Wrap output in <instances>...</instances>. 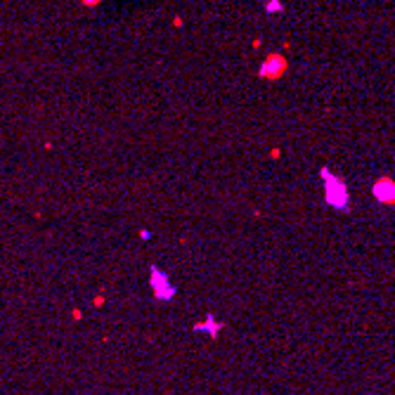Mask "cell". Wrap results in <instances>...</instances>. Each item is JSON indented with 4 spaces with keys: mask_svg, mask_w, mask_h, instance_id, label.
Segmentation results:
<instances>
[{
    "mask_svg": "<svg viewBox=\"0 0 395 395\" xmlns=\"http://www.w3.org/2000/svg\"><path fill=\"white\" fill-rule=\"evenodd\" d=\"M149 287H151V296L156 300H173L175 294H178V289L171 282V277L156 265L149 267Z\"/></svg>",
    "mask_w": 395,
    "mask_h": 395,
    "instance_id": "7a4b0ae2",
    "label": "cell"
},
{
    "mask_svg": "<svg viewBox=\"0 0 395 395\" xmlns=\"http://www.w3.org/2000/svg\"><path fill=\"white\" fill-rule=\"evenodd\" d=\"M287 71H289L287 57L279 54V52H272L263 59V64H260V69H258V76L265 78V81H279Z\"/></svg>",
    "mask_w": 395,
    "mask_h": 395,
    "instance_id": "3957f363",
    "label": "cell"
},
{
    "mask_svg": "<svg viewBox=\"0 0 395 395\" xmlns=\"http://www.w3.org/2000/svg\"><path fill=\"white\" fill-rule=\"evenodd\" d=\"M81 2H83V5H88V7H95V5H99L102 0H81Z\"/></svg>",
    "mask_w": 395,
    "mask_h": 395,
    "instance_id": "52a82bcc",
    "label": "cell"
},
{
    "mask_svg": "<svg viewBox=\"0 0 395 395\" xmlns=\"http://www.w3.org/2000/svg\"><path fill=\"white\" fill-rule=\"evenodd\" d=\"M223 329H225V324H223V322L215 320L213 312H208L203 322H197V324H192V331H199V334H208L211 339H218V334H220Z\"/></svg>",
    "mask_w": 395,
    "mask_h": 395,
    "instance_id": "5b68a950",
    "label": "cell"
},
{
    "mask_svg": "<svg viewBox=\"0 0 395 395\" xmlns=\"http://www.w3.org/2000/svg\"><path fill=\"white\" fill-rule=\"evenodd\" d=\"M140 237H142V239H151V232L149 230H140Z\"/></svg>",
    "mask_w": 395,
    "mask_h": 395,
    "instance_id": "ba28073f",
    "label": "cell"
},
{
    "mask_svg": "<svg viewBox=\"0 0 395 395\" xmlns=\"http://www.w3.org/2000/svg\"><path fill=\"white\" fill-rule=\"evenodd\" d=\"M265 12H267V14H279V12H284L282 0H267V2H265Z\"/></svg>",
    "mask_w": 395,
    "mask_h": 395,
    "instance_id": "8992f818",
    "label": "cell"
},
{
    "mask_svg": "<svg viewBox=\"0 0 395 395\" xmlns=\"http://www.w3.org/2000/svg\"><path fill=\"white\" fill-rule=\"evenodd\" d=\"M320 178H322V192H324V203L334 208V211H348L350 208V192H348V185L341 175L331 173L327 166L320 168Z\"/></svg>",
    "mask_w": 395,
    "mask_h": 395,
    "instance_id": "6da1fadb",
    "label": "cell"
},
{
    "mask_svg": "<svg viewBox=\"0 0 395 395\" xmlns=\"http://www.w3.org/2000/svg\"><path fill=\"white\" fill-rule=\"evenodd\" d=\"M372 197L379 203L395 206V182L391 180V178H379L372 187Z\"/></svg>",
    "mask_w": 395,
    "mask_h": 395,
    "instance_id": "277c9868",
    "label": "cell"
}]
</instances>
